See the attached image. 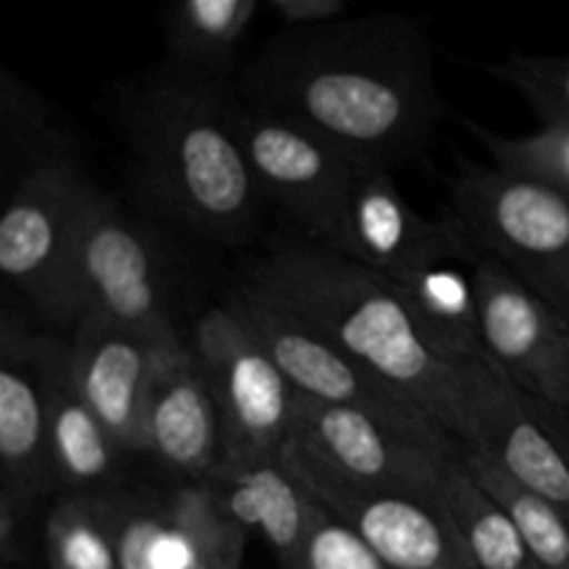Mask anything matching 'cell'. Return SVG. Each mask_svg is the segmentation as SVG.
Returning a JSON list of instances; mask_svg holds the SVG:
<instances>
[{
  "mask_svg": "<svg viewBox=\"0 0 569 569\" xmlns=\"http://www.w3.org/2000/svg\"><path fill=\"white\" fill-rule=\"evenodd\" d=\"M192 348L220 409L226 461L281 456L298 392L242 317L228 303L211 306L194 322Z\"/></svg>",
  "mask_w": 569,
  "mask_h": 569,
  "instance_id": "cell-9",
  "label": "cell"
},
{
  "mask_svg": "<svg viewBox=\"0 0 569 569\" xmlns=\"http://www.w3.org/2000/svg\"><path fill=\"white\" fill-rule=\"evenodd\" d=\"M170 287V267L153 228L92 183L76 248V326L106 320L181 333Z\"/></svg>",
  "mask_w": 569,
  "mask_h": 569,
  "instance_id": "cell-7",
  "label": "cell"
},
{
  "mask_svg": "<svg viewBox=\"0 0 569 569\" xmlns=\"http://www.w3.org/2000/svg\"><path fill=\"white\" fill-rule=\"evenodd\" d=\"M48 569H120L117 492L59 495L44 520Z\"/></svg>",
  "mask_w": 569,
  "mask_h": 569,
  "instance_id": "cell-23",
  "label": "cell"
},
{
  "mask_svg": "<svg viewBox=\"0 0 569 569\" xmlns=\"http://www.w3.org/2000/svg\"><path fill=\"white\" fill-rule=\"evenodd\" d=\"M67 345L28 331L6 311L0 326V500L31 515L53 492L50 476V409L56 372Z\"/></svg>",
  "mask_w": 569,
  "mask_h": 569,
  "instance_id": "cell-13",
  "label": "cell"
},
{
  "mask_svg": "<svg viewBox=\"0 0 569 569\" xmlns=\"http://www.w3.org/2000/svg\"><path fill=\"white\" fill-rule=\"evenodd\" d=\"M465 126L487 144L495 164L545 181L569 198V122L542 126L526 137H503L472 120H465Z\"/></svg>",
  "mask_w": 569,
  "mask_h": 569,
  "instance_id": "cell-27",
  "label": "cell"
},
{
  "mask_svg": "<svg viewBox=\"0 0 569 569\" xmlns=\"http://www.w3.org/2000/svg\"><path fill=\"white\" fill-rule=\"evenodd\" d=\"M481 70L520 92L542 126L569 122V56L511 53Z\"/></svg>",
  "mask_w": 569,
  "mask_h": 569,
  "instance_id": "cell-28",
  "label": "cell"
},
{
  "mask_svg": "<svg viewBox=\"0 0 569 569\" xmlns=\"http://www.w3.org/2000/svg\"><path fill=\"white\" fill-rule=\"evenodd\" d=\"M461 456L478 481L503 503L511 520L517 522L537 565L542 569H569V511L511 481L467 445H461Z\"/></svg>",
  "mask_w": 569,
  "mask_h": 569,
  "instance_id": "cell-25",
  "label": "cell"
},
{
  "mask_svg": "<svg viewBox=\"0 0 569 569\" xmlns=\"http://www.w3.org/2000/svg\"><path fill=\"white\" fill-rule=\"evenodd\" d=\"M292 470L317 503L348 522L392 569H476L445 495L353 489L309 476L295 465Z\"/></svg>",
  "mask_w": 569,
  "mask_h": 569,
  "instance_id": "cell-15",
  "label": "cell"
},
{
  "mask_svg": "<svg viewBox=\"0 0 569 569\" xmlns=\"http://www.w3.org/2000/svg\"><path fill=\"white\" fill-rule=\"evenodd\" d=\"M450 450L406 437L361 411L300 395L287 442L289 461L309 476L353 489L409 495H442Z\"/></svg>",
  "mask_w": 569,
  "mask_h": 569,
  "instance_id": "cell-8",
  "label": "cell"
},
{
  "mask_svg": "<svg viewBox=\"0 0 569 569\" xmlns=\"http://www.w3.org/2000/svg\"><path fill=\"white\" fill-rule=\"evenodd\" d=\"M6 187L0 276L44 320L76 328V248L92 189L78 148L33 161L6 181Z\"/></svg>",
  "mask_w": 569,
  "mask_h": 569,
  "instance_id": "cell-4",
  "label": "cell"
},
{
  "mask_svg": "<svg viewBox=\"0 0 569 569\" xmlns=\"http://www.w3.org/2000/svg\"><path fill=\"white\" fill-rule=\"evenodd\" d=\"M472 256L476 248L465 237L459 248L422 261L406 276L389 278L426 342L456 367L487 356Z\"/></svg>",
  "mask_w": 569,
  "mask_h": 569,
  "instance_id": "cell-20",
  "label": "cell"
},
{
  "mask_svg": "<svg viewBox=\"0 0 569 569\" xmlns=\"http://www.w3.org/2000/svg\"><path fill=\"white\" fill-rule=\"evenodd\" d=\"M237 92L356 164L389 170L426 148L445 111L426 26L400 11L289 26L244 67Z\"/></svg>",
  "mask_w": 569,
  "mask_h": 569,
  "instance_id": "cell-1",
  "label": "cell"
},
{
  "mask_svg": "<svg viewBox=\"0 0 569 569\" xmlns=\"http://www.w3.org/2000/svg\"><path fill=\"white\" fill-rule=\"evenodd\" d=\"M209 487L244 531L264 539L278 567L295 565L317 500L292 470L287 453L222 461Z\"/></svg>",
  "mask_w": 569,
  "mask_h": 569,
  "instance_id": "cell-19",
  "label": "cell"
},
{
  "mask_svg": "<svg viewBox=\"0 0 569 569\" xmlns=\"http://www.w3.org/2000/svg\"><path fill=\"white\" fill-rule=\"evenodd\" d=\"M128 456L100 422L78 389L70 370V345L56 372L50 409V476L59 495L120 492L122 461Z\"/></svg>",
  "mask_w": 569,
  "mask_h": 569,
  "instance_id": "cell-21",
  "label": "cell"
},
{
  "mask_svg": "<svg viewBox=\"0 0 569 569\" xmlns=\"http://www.w3.org/2000/svg\"><path fill=\"white\" fill-rule=\"evenodd\" d=\"M472 248L569 317V198L522 172L467 164L450 209Z\"/></svg>",
  "mask_w": 569,
  "mask_h": 569,
  "instance_id": "cell-5",
  "label": "cell"
},
{
  "mask_svg": "<svg viewBox=\"0 0 569 569\" xmlns=\"http://www.w3.org/2000/svg\"><path fill=\"white\" fill-rule=\"evenodd\" d=\"M317 500V498H315ZM289 569H392L353 528L317 503L303 548Z\"/></svg>",
  "mask_w": 569,
  "mask_h": 569,
  "instance_id": "cell-29",
  "label": "cell"
},
{
  "mask_svg": "<svg viewBox=\"0 0 569 569\" xmlns=\"http://www.w3.org/2000/svg\"><path fill=\"white\" fill-rule=\"evenodd\" d=\"M461 372V442L511 481L569 511V459L542 400L515 387L487 356L467 361Z\"/></svg>",
  "mask_w": 569,
  "mask_h": 569,
  "instance_id": "cell-11",
  "label": "cell"
},
{
  "mask_svg": "<svg viewBox=\"0 0 569 569\" xmlns=\"http://www.w3.org/2000/svg\"><path fill=\"white\" fill-rule=\"evenodd\" d=\"M248 539L209 483L117 492L120 569H242Z\"/></svg>",
  "mask_w": 569,
  "mask_h": 569,
  "instance_id": "cell-12",
  "label": "cell"
},
{
  "mask_svg": "<svg viewBox=\"0 0 569 569\" xmlns=\"http://www.w3.org/2000/svg\"><path fill=\"white\" fill-rule=\"evenodd\" d=\"M289 26H315V22L337 20L345 0H264Z\"/></svg>",
  "mask_w": 569,
  "mask_h": 569,
  "instance_id": "cell-30",
  "label": "cell"
},
{
  "mask_svg": "<svg viewBox=\"0 0 569 569\" xmlns=\"http://www.w3.org/2000/svg\"><path fill=\"white\" fill-rule=\"evenodd\" d=\"M187 339L148 328L81 320L72 328L70 370L122 453H144V403L167 356Z\"/></svg>",
  "mask_w": 569,
  "mask_h": 569,
  "instance_id": "cell-16",
  "label": "cell"
},
{
  "mask_svg": "<svg viewBox=\"0 0 569 569\" xmlns=\"http://www.w3.org/2000/svg\"><path fill=\"white\" fill-rule=\"evenodd\" d=\"M226 303L242 317L244 326L278 361L300 398L361 411V415L372 417L406 437L433 445V448L450 450L459 442L445 428H439L409 395H403L387 378L353 359L348 350L322 337L317 328L292 315L276 298L261 292L248 278L242 287L233 289Z\"/></svg>",
  "mask_w": 569,
  "mask_h": 569,
  "instance_id": "cell-6",
  "label": "cell"
},
{
  "mask_svg": "<svg viewBox=\"0 0 569 569\" xmlns=\"http://www.w3.org/2000/svg\"><path fill=\"white\" fill-rule=\"evenodd\" d=\"M237 83L167 61L120 89L131 178L170 226L214 244L259 228L261 194L237 131Z\"/></svg>",
  "mask_w": 569,
  "mask_h": 569,
  "instance_id": "cell-2",
  "label": "cell"
},
{
  "mask_svg": "<svg viewBox=\"0 0 569 569\" xmlns=\"http://www.w3.org/2000/svg\"><path fill=\"white\" fill-rule=\"evenodd\" d=\"M461 445L445 461L442 495L476 569H542L528 550L520 528L498 498L476 478Z\"/></svg>",
  "mask_w": 569,
  "mask_h": 569,
  "instance_id": "cell-22",
  "label": "cell"
},
{
  "mask_svg": "<svg viewBox=\"0 0 569 569\" xmlns=\"http://www.w3.org/2000/svg\"><path fill=\"white\" fill-rule=\"evenodd\" d=\"M259 0H178L167 44L170 59L192 70L226 76L239 39L248 31Z\"/></svg>",
  "mask_w": 569,
  "mask_h": 569,
  "instance_id": "cell-24",
  "label": "cell"
},
{
  "mask_svg": "<svg viewBox=\"0 0 569 569\" xmlns=\"http://www.w3.org/2000/svg\"><path fill=\"white\" fill-rule=\"evenodd\" d=\"M461 242L465 233L453 217L428 220L411 209L389 167H356L333 248L337 253L383 278H400Z\"/></svg>",
  "mask_w": 569,
  "mask_h": 569,
  "instance_id": "cell-17",
  "label": "cell"
},
{
  "mask_svg": "<svg viewBox=\"0 0 569 569\" xmlns=\"http://www.w3.org/2000/svg\"><path fill=\"white\" fill-rule=\"evenodd\" d=\"M472 276L487 359L526 395L569 411V317L478 250Z\"/></svg>",
  "mask_w": 569,
  "mask_h": 569,
  "instance_id": "cell-14",
  "label": "cell"
},
{
  "mask_svg": "<svg viewBox=\"0 0 569 569\" xmlns=\"http://www.w3.org/2000/svg\"><path fill=\"white\" fill-rule=\"evenodd\" d=\"M76 148L64 128L53 126L44 100L11 70L0 67V159L6 181L59 150Z\"/></svg>",
  "mask_w": 569,
  "mask_h": 569,
  "instance_id": "cell-26",
  "label": "cell"
},
{
  "mask_svg": "<svg viewBox=\"0 0 569 569\" xmlns=\"http://www.w3.org/2000/svg\"><path fill=\"white\" fill-rule=\"evenodd\" d=\"M237 131L264 200L287 211L320 248H337L345 198L359 164L320 133L250 109L242 98Z\"/></svg>",
  "mask_w": 569,
  "mask_h": 569,
  "instance_id": "cell-10",
  "label": "cell"
},
{
  "mask_svg": "<svg viewBox=\"0 0 569 569\" xmlns=\"http://www.w3.org/2000/svg\"><path fill=\"white\" fill-rule=\"evenodd\" d=\"M144 453L176 483H209L226 461V433L192 342H181L144 403Z\"/></svg>",
  "mask_w": 569,
  "mask_h": 569,
  "instance_id": "cell-18",
  "label": "cell"
},
{
  "mask_svg": "<svg viewBox=\"0 0 569 569\" xmlns=\"http://www.w3.org/2000/svg\"><path fill=\"white\" fill-rule=\"evenodd\" d=\"M248 281L409 395L461 442L465 365H450L426 342L389 278L337 250L298 244L256 261Z\"/></svg>",
  "mask_w": 569,
  "mask_h": 569,
  "instance_id": "cell-3",
  "label": "cell"
}]
</instances>
